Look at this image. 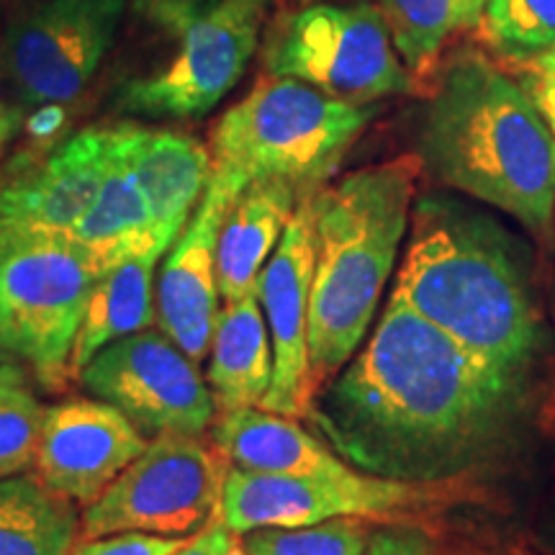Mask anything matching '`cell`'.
<instances>
[{"instance_id":"cell-1","label":"cell","mask_w":555,"mask_h":555,"mask_svg":"<svg viewBox=\"0 0 555 555\" xmlns=\"http://www.w3.org/2000/svg\"><path fill=\"white\" fill-rule=\"evenodd\" d=\"M532 406V376L478 358L391 294L307 416L352 468L433 483L468 481L509 455Z\"/></svg>"},{"instance_id":"cell-2","label":"cell","mask_w":555,"mask_h":555,"mask_svg":"<svg viewBox=\"0 0 555 555\" xmlns=\"http://www.w3.org/2000/svg\"><path fill=\"white\" fill-rule=\"evenodd\" d=\"M393 296L504 371L532 376L547 347L525 242L448 193L414 201Z\"/></svg>"},{"instance_id":"cell-3","label":"cell","mask_w":555,"mask_h":555,"mask_svg":"<svg viewBox=\"0 0 555 555\" xmlns=\"http://www.w3.org/2000/svg\"><path fill=\"white\" fill-rule=\"evenodd\" d=\"M420 159L448 189L499 208L538 237L551 234L555 134L522 82L483 54H457L437 75Z\"/></svg>"},{"instance_id":"cell-4","label":"cell","mask_w":555,"mask_h":555,"mask_svg":"<svg viewBox=\"0 0 555 555\" xmlns=\"http://www.w3.org/2000/svg\"><path fill=\"white\" fill-rule=\"evenodd\" d=\"M420 170V157L401 155L347 172L309 196L314 227L309 365L314 393L365 343L409 232Z\"/></svg>"},{"instance_id":"cell-5","label":"cell","mask_w":555,"mask_h":555,"mask_svg":"<svg viewBox=\"0 0 555 555\" xmlns=\"http://www.w3.org/2000/svg\"><path fill=\"white\" fill-rule=\"evenodd\" d=\"M373 116V106L268 75L211 129V170L242 185L278 180L307 198L330 183Z\"/></svg>"},{"instance_id":"cell-6","label":"cell","mask_w":555,"mask_h":555,"mask_svg":"<svg viewBox=\"0 0 555 555\" xmlns=\"http://www.w3.org/2000/svg\"><path fill=\"white\" fill-rule=\"evenodd\" d=\"M468 481H399L347 468L330 476H273L227 468L219 519L237 535L266 527H309L330 519L412 525L476 502Z\"/></svg>"},{"instance_id":"cell-7","label":"cell","mask_w":555,"mask_h":555,"mask_svg":"<svg viewBox=\"0 0 555 555\" xmlns=\"http://www.w3.org/2000/svg\"><path fill=\"white\" fill-rule=\"evenodd\" d=\"M262 65L332 99L373 106L416 88L376 3L317 0L283 13L268 31Z\"/></svg>"},{"instance_id":"cell-8","label":"cell","mask_w":555,"mask_h":555,"mask_svg":"<svg viewBox=\"0 0 555 555\" xmlns=\"http://www.w3.org/2000/svg\"><path fill=\"white\" fill-rule=\"evenodd\" d=\"M159 21L176 34L163 65L124 82V114L201 119L237 86L258 52L266 5L258 0H157Z\"/></svg>"},{"instance_id":"cell-9","label":"cell","mask_w":555,"mask_h":555,"mask_svg":"<svg viewBox=\"0 0 555 555\" xmlns=\"http://www.w3.org/2000/svg\"><path fill=\"white\" fill-rule=\"evenodd\" d=\"M101 270L73 237L37 240L0 258V339L41 386L65 388Z\"/></svg>"},{"instance_id":"cell-10","label":"cell","mask_w":555,"mask_h":555,"mask_svg":"<svg viewBox=\"0 0 555 555\" xmlns=\"http://www.w3.org/2000/svg\"><path fill=\"white\" fill-rule=\"evenodd\" d=\"M227 461L189 435L155 437L80 515V538L116 532L189 538L219 515Z\"/></svg>"},{"instance_id":"cell-11","label":"cell","mask_w":555,"mask_h":555,"mask_svg":"<svg viewBox=\"0 0 555 555\" xmlns=\"http://www.w3.org/2000/svg\"><path fill=\"white\" fill-rule=\"evenodd\" d=\"M129 0H37L13 13L0 39V73L21 108L67 106L114 47Z\"/></svg>"},{"instance_id":"cell-12","label":"cell","mask_w":555,"mask_h":555,"mask_svg":"<svg viewBox=\"0 0 555 555\" xmlns=\"http://www.w3.org/2000/svg\"><path fill=\"white\" fill-rule=\"evenodd\" d=\"M90 397L127 414L144 437H201L217 416L198 363L163 330H142L95 352L78 373Z\"/></svg>"},{"instance_id":"cell-13","label":"cell","mask_w":555,"mask_h":555,"mask_svg":"<svg viewBox=\"0 0 555 555\" xmlns=\"http://www.w3.org/2000/svg\"><path fill=\"white\" fill-rule=\"evenodd\" d=\"M311 273L314 227L307 196L296 206L255 286L273 347V380L260 406L294 420H304L314 399L309 365Z\"/></svg>"},{"instance_id":"cell-14","label":"cell","mask_w":555,"mask_h":555,"mask_svg":"<svg viewBox=\"0 0 555 555\" xmlns=\"http://www.w3.org/2000/svg\"><path fill=\"white\" fill-rule=\"evenodd\" d=\"M108 155L111 127H90L0 183V258L29 242L69 237L101 189Z\"/></svg>"},{"instance_id":"cell-15","label":"cell","mask_w":555,"mask_h":555,"mask_svg":"<svg viewBox=\"0 0 555 555\" xmlns=\"http://www.w3.org/2000/svg\"><path fill=\"white\" fill-rule=\"evenodd\" d=\"M245 185L214 172L196 211L165 253L155 283L159 330L196 363H204L219 317L217 245L224 217Z\"/></svg>"},{"instance_id":"cell-16","label":"cell","mask_w":555,"mask_h":555,"mask_svg":"<svg viewBox=\"0 0 555 555\" xmlns=\"http://www.w3.org/2000/svg\"><path fill=\"white\" fill-rule=\"evenodd\" d=\"M147 446L134 422L108 401L69 399L44 409L34 468L54 491L88 506Z\"/></svg>"},{"instance_id":"cell-17","label":"cell","mask_w":555,"mask_h":555,"mask_svg":"<svg viewBox=\"0 0 555 555\" xmlns=\"http://www.w3.org/2000/svg\"><path fill=\"white\" fill-rule=\"evenodd\" d=\"M116 144L147 201L155 242L170 249L211 180V152L180 131L134 124L116 127Z\"/></svg>"},{"instance_id":"cell-18","label":"cell","mask_w":555,"mask_h":555,"mask_svg":"<svg viewBox=\"0 0 555 555\" xmlns=\"http://www.w3.org/2000/svg\"><path fill=\"white\" fill-rule=\"evenodd\" d=\"M211 446L227 466L249 474L330 476L350 468V463L294 416L262 406L219 412L211 422Z\"/></svg>"},{"instance_id":"cell-19","label":"cell","mask_w":555,"mask_h":555,"mask_svg":"<svg viewBox=\"0 0 555 555\" xmlns=\"http://www.w3.org/2000/svg\"><path fill=\"white\" fill-rule=\"evenodd\" d=\"M301 196L286 183H249L229 206L217 245L219 296L234 301L255 294L258 278L286 232Z\"/></svg>"},{"instance_id":"cell-20","label":"cell","mask_w":555,"mask_h":555,"mask_svg":"<svg viewBox=\"0 0 555 555\" xmlns=\"http://www.w3.org/2000/svg\"><path fill=\"white\" fill-rule=\"evenodd\" d=\"M273 380V347L258 291L224 301L208 347L206 384L219 412L260 406Z\"/></svg>"},{"instance_id":"cell-21","label":"cell","mask_w":555,"mask_h":555,"mask_svg":"<svg viewBox=\"0 0 555 555\" xmlns=\"http://www.w3.org/2000/svg\"><path fill=\"white\" fill-rule=\"evenodd\" d=\"M163 258L165 249L152 247L99 275L75 337L69 360L73 378H78L80 367L106 345L150 330L155 322V270Z\"/></svg>"},{"instance_id":"cell-22","label":"cell","mask_w":555,"mask_h":555,"mask_svg":"<svg viewBox=\"0 0 555 555\" xmlns=\"http://www.w3.org/2000/svg\"><path fill=\"white\" fill-rule=\"evenodd\" d=\"M69 237L82 249H88L101 273L119 266L121 260L159 247L155 234H152L147 201L139 191L129 165L124 163L119 144H116V127H111V155L101 189L88 211L69 232Z\"/></svg>"},{"instance_id":"cell-23","label":"cell","mask_w":555,"mask_h":555,"mask_svg":"<svg viewBox=\"0 0 555 555\" xmlns=\"http://www.w3.org/2000/svg\"><path fill=\"white\" fill-rule=\"evenodd\" d=\"M80 515L39 474L0 478V555H73Z\"/></svg>"},{"instance_id":"cell-24","label":"cell","mask_w":555,"mask_h":555,"mask_svg":"<svg viewBox=\"0 0 555 555\" xmlns=\"http://www.w3.org/2000/svg\"><path fill=\"white\" fill-rule=\"evenodd\" d=\"M412 78L435 73L448 41L481 24L486 0H376Z\"/></svg>"},{"instance_id":"cell-25","label":"cell","mask_w":555,"mask_h":555,"mask_svg":"<svg viewBox=\"0 0 555 555\" xmlns=\"http://www.w3.org/2000/svg\"><path fill=\"white\" fill-rule=\"evenodd\" d=\"M478 37L515 65L555 50V0H486Z\"/></svg>"},{"instance_id":"cell-26","label":"cell","mask_w":555,"mask_h":555,"mask_svg":"<svg viewBox=\"0 0 555 555\" xmlns=\"http://www.w3.org/2000/svg\"><path fill=\"white\" fill-rule=\"evenodd\" d=\"M373 527L363 519H330L309 527H266L242 535L247 555H363Z\"/></svg>"},{"instance_id":"cell-27","label":"cell","mask_w":555,"mask_h":555,"mask_svg":"<svg viewBox=\"0 0 555 555\" xmlns=\"http://www.w3.org/2000/svg\"><path fill=\"white\" fill-rule=\"evenodd\" d=\"M44 406L34 397L24 373L0 378V478L34 466Z\"/></svg>"},{"instance_id":"cell-28","label":"cell","mask_w":555,"mask_h":555,"mask_svg":"<svg viewBox=\"0 0 555 555\" xmlns=\"http://www.w3.org/2000/svg\"><path fill=\"white\" fill-rule=\"evenodd\" d=\"M191 538V535H189ZM189 538L147 535V532H116V535L78 540L73 555H176Z\"/></svg>"},{"instance_id":"cell-29","label":"cell","mask_w":555,"mask_h":555,"mask_svg":"<svg viewBox=\"0 0 555 555\" xmlns=\"http://www.w3.org/2000/svg\"><path fill=\"white\" fill-rule=\"evenodd\" d=\"M363 555H437L425 530L412 525H386L373 530Z\"/></svg>"},{"instance_id":"cell-30","label":"cell","mask_w":555,"mask_h":555,"mask_svg":"<svg viewBox=\"0 0 555 555\" xmlns=\"http://www.w3.org/2000/svg\"><path fill=\"white\" fill-rule=\"evenodd\" d=\"M532 103H535L547 127L555 134V50L540 54V57L525 62L522 80Z\"/></svg>"},{"instance_id":"cell-31","label":"cell","mask_w":555,"mask_h":555,"mask_svg":"<svg viewBox=\"0 0 555 555\" xmlns=\"http://www.w3.org/2000/svg\"><path fill=\"white\" fill-rule=\"evenodd\" d=\"M176 555H247L242 535L221 522L219 517H214L206 527H201L198 532H193L189 543Z\"/></svg>"},{"instance_id":"cell-32","label":"cell","mask_w":555,"mask_h":555,"mask_svg":"<svg viewBox=\"0 0 555 555\" xmlns=\"http://www.w3.org/2000/svg\"><path fill=\"white\" fill-rule=\"evenodd\" d=\"M34 114L24 121V127L31 131L34 139H50L60 131L65 121V106H39L31 108Z\"/></svg>"},{"instance_id":"cell-33","label":"cell","mask_w":555,"mask_h":555,"mask_svg":"<svg viewBox=\"0 0 555 555\" xmlns=\"http://www.w3.org/2000/svg\"><path fill=\"white\" fill-rule=\"evenodd\" d=\"M24 108L13 106L9 101H0V155L16 139L18 131L24 129Z\"/></svg>"},{"instance_id":"cell-34","label":"cell","mask_w":555,"mask_h":555,"mask_svg":"<svg viewBox=\"0 0 555 555\" xmlns=\"http://www.w3.org/2000/svg\"><path fill=\"white\" fill-rule=\"evenodd\" d=\"M16 373H24V363H21L9 347L3 345V339H0V378L16 376Z\"/></svg>"},{"instance_id":"cell-35","label":"cell","mask_w":555,"mask_h":555,"mask_svg":"<svg viewBox=\"0 0 555 555\" xmlns=\"http://www.w3.org/2000/svg\"><path fill=\"white\" fill-rule=\"evenodd\" d=\"M3 29H5V24H3V0H0V39H3Z\"/></svg>"},{"instance_id":"cell-36","label":"cell","mask_w":555,"mask_h":555,"mask_svg":"<svg viewBox=\"0 0 555 555\" xmlns=\"http://www.w3.org/2000/svg\"><path fill=\"white\" fill-rule=\"evenodd\" d=\"M551 543H553V547H555V532H553V538H551Z\"/></svg>"},{"instance_id":"cell-37","label":"cell","mask_w":555,"mask_h":555,"mask_svg":"<svg viewBox=\"0 0 555 555\" xmlns=\"http://www.w3.org/2000/svg\"><path fill=\"white\" fill-rule=\"evenodd\" d=\"M258 3H262V5H266V3H268V0H258Z\"/></svg>"},{"instance_id":"cell-38","label":"cell","mask_w":555,"mask_h":555,"mask_svg":"<svg viewBox=\"0 0 555 555\" xmlns=\"http://www.w3.org/2000/svg\"><path fill=\"white\" fill-rule=\"evenodd\" d=\"M307 3H317V0H307Z\"/></svg>"},{"instance_id":"cell-39","label":"cell","mask_w":555,"mask_h":555,"mask_svg":"<svg viewBox=\"0 0 555 555\" xmlns=\"http://www.w3.org/2000/svg\"><path fill=\"white\" fill-rule=\"evenodd\" d=\"M553 304H555V294H553Z\"/></svg>"}]
</instances>
